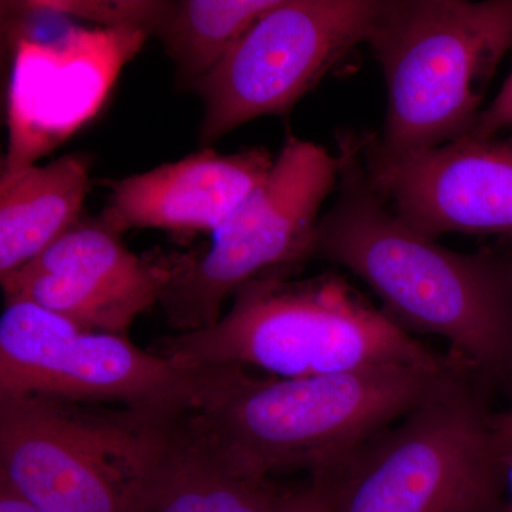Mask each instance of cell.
I'll list each match as a JSON object with an SVG mask.
<instances>
[{
	"instance_id": "cell-6",
	"label": "cell",
	"mask_w": 512,
	"mask_h": 512,
	"mask_svg": "<svg viewBox=\"0 0 512 512\" xmlns=\"http://www.w3.org/2000/svg\"><path fill=\"white\" fill-rule=\"evenodd\" d=\"M495 414L458 369L430 399L320 474L333 512H505Z\"/></svg>"
},
{
	"instance_id": "cell-18",
	"label": "cell",
	"mask_w": 512,
	"mask_h": 512,
	"mask_svg": "<svg viewBox=\"0 0 512 512\" xmlns=\"http://www.w3.org/2000/svg\"><path fill=\"white\" fill-rule=\"evenodd\" d=\"M274 512H333L328 483L322 477H309L302 487L282 491Z\"/></svg>"
},
{
	"instance_id": "cell-12",
	"label": "cell",
	"mask_w": 512,
	"mask_h": 512,
	"mask_svg": "<svg viewBox=\"0 0 512 512\" xmlns=\"http://www.w3.org/2000/svg\"><path fill=\"white\" fill-rule=\"evenodd\" d=\"M375 190L414 231L512 238V138L453 143L400 157L380 156L360 134Z\"/></svg>"
},
{
	"instance_id": "cell-21",
	"label": "cell",
	"mask_w": 512,
	"mask_h": 512,
	"mask_svg": "<svg viewBox=\"0 0 512 512\" xmlns=\"http://www.w3.org/2000/svg\"><path fill=\"white\" fill-rule=\"evenodd\" d=\"M0 512H40L8 485L0 483Z\"/></svg>"
},
{
	"instance_id": "cell-11",
	"label": "cell",
	"mask_w": 512,
	"mask_h": 512,
	"mask_svg": "<svg viewBox=\"0 0 512 512\" xmlns=\"http://www.w3.org/2000/svg\"><path fill=\"white\" fill-rule=\"evenodd\" d=\"M184 256H138L99 218L83 215L45 252L0 281L6 302H33L84 330L126 336L141 313L160 303Z\"/></svg>"
},
{
	"instance_id": "cell-17",
	"label": "cell",
	"mask_w": 512,
	"mask_h": 512,
	"mask_svg": "<svg viewBox=\"0 0 512 512\" xmlns=\"http://www.w3.org/2000/svg\"><path fill=\"white\" fill-rule=\"evenodd\" d=\"M28 3L63 18L89 20L100 28L143 30L148 36L156 35L171 8V2L158 0H35Z\"/></svg>"
},
{
	"instance_id": "cell-7",
	"label": "cell",
	"mask_w": 512,
	"mask_h": 512,
	"mask_svg": "<svg viewBox=\"0 0 512 512\" xmlns=\"http://www.w3.org/2000/svg\"><path fill=\"white\" fill-rule=\"evenodd\" d=\"M339 171V156L289 134L264 183L212 234L211 247L184 256L161 296L168 325L177 333L210 328L242 285L309 259L320 208L338 188Z\"/></svg>"
},
{
	"instance_id": "cell-3",
	"label": "cell",
	"mask_w": 512,
	"mask_h": 512,
	"mask_svg": "<svg viewBox=\"0 0 512 512\" xmlns=\"http://www.w3.org/2000/svg\"><path fill=\"white\" fill-rule=\"evenodd\" d=\"M271 272L234 293L210 328L158 340L151 352L181 366H238L295 379L380 365L453 366L414 339L335 272Z\"/></svg>"
},
{
	"instance_id": "cell-10",
	"label": "cell",
	"mask_w": 512,
	"mask_h": 512,
	"mask_svg": "<svg viewBox=\"0 0 512 512\" xmlns=\"http://www.w3.org/2000/svg\"><path fill=\"white\" fill-rule=\"evenodd\" d=\"M147 39L143 30L100 26H70L49 40L16 39L2 175L35 165L93 120Z\"/></svg>"
},
{
	"instance_id": "cell-4",
	"label": "cell",
	"mask_w": 512,
	"mask_h": 512,
	"mask_svg": "<svg viewBox=\"0 0 512 512\" xmlns=\"http://www.w3.org/2000/svg\"><path fill=\"white\" fill-rule=\"evenodd\" d=\"M367 45L382 66L387 113L380 156L400 157L470 136L488 84L512 50V0H384Z\"/></svg>"
},
{
	"instance_id": "cell-2",
	"label": "cell",
	"mask_w": 512,
	"mask_h": 512,
	"mask_svg": "<svg viewBox=\"0 0 512 512\" xmlns=\"http://www.w3.org/2000/svg\"><path fill=\"white\" fill-rule=\"evenodd\" d=\"M338 140V197L309 259L349 269L400 326L446 339L481 375H512V247L460 254L414 231L370 183L360 134Z\"/></svg>"
},
{
	"instance_id": "cell-16",
	"label": "cell",
	"mask_w": 512,
	"mask_h": 512,
	"mask_svg": "<svg viewBox=\"0 0 512 512\" xmlns=\"http://www.w3.org/2000/svg\"><path fill=\"white\" fill-rule=\"evenodd\" d=\"M130 512H274L284 488L177 456Z\"/></svg>"
},
{
	"instance_id": "cell-15",
	"label": "cell",
	"mask_w": 512,
	"mask_h": 512,
	"mask_svg": "<svg viewBox=\"0 0 512 512\" xmlns=\"http://www.w3.org/2000/svg\"><path fill=\"white\" fill-rule=\"evenodd\" d=\"M276 2L278 0L171 2L156 36L177 67L178 80L192 87L207 76Z\"/></svg>"
},
{
	"instance_id": "cell-9",
	"label": "cell",
	"mask_w": 512,
	"mask_h": 512,
	"mask_svg": "<svg viewBox=\"0 0 512 512\" xmlns=\"http://www.w3.org/2000/svg\"><path fill=\"white\" fill-rule=\"evenodd\" d=\"M126 336L84 330L28 301H8L0 318V396L42 394L148 407L188 375Z\"/></svg>"
},
{
	"instance_id": "cell-1",
	"label": "cell",
	"mask_w": 512,
	"mask_h": 512,
	"mask_svg": "<svg viewBox=\"0 0 512 512\" xmlns=\"http://www.w3.org/2000/svg\"><path fill=\"white\" fill-rule=\"evenodd\" d=\"M457 370L380 365L284 379L238 366H190L151 409L177 456L252 480L296 470L320 476L430 399Z\"/></svg>"
},
{
	"instance_id": "cell-20",
	"label": "cell",
	"mask_w": 512,
	"mask_h": 512,
	"mask_svg": "<svg viewBox=\"0 0 512 512\" xmlns=\"http://www.w3.org/2000/svg\"><path fill=\"white\" fill-rule=\"evenodd\" d=\"M494 436L503 483L505 512H512V412L495 414Z\"/></svg>"
},
{
	"instance_id": "cell-13",
	"label": "cell",
	"mask_w": 512,
	"mask_h": 512,
	"mask_svg": "<svg viewBox=\"0 0 512 512\" xmlns=\"http://www.w3.org/2000/svg\"><path fill=\"white\" fill-rule=\"evenodd\" d=\"M274 163L262 147L232 154L201 148L146 173L104 180L110 195L97 218L119 235L137 228L214 234L264 183Z\"/></svg>"
},
{
	"instance_id": "cell-14",
	"label": "cell",
	"mask_w": 512,
	"mask_h": 512,
	"mask_svg": "<svg viewBox=\"0 0 512 512\" xmlns=\"http://www.w3.org/2000/svg\"><path fill=\"white\" fill-rule=\"evenodd\" d=\"M90 161L69 154L0 180V278L19 271L82 220Z\"/></svg>"
},
{
	"instance_id": "cell-19",
	"label": "cell",
	"mask_w": 512,
	"mask_h": 512,
	"mask_svg": "<svg viewBox=\"0 0 512 512\" xmlns=\"http://www.w3.org/2000/svg\"><path fill=\"white\" fill-rule=\"evenodd\" d=\"M505 128H512V72L497 97L488 104L487 109L481 111L476 126L467 137L491 140Z\"/></svg>"
},
{
	"instance_id": "cell-8",
	"label": "cell",
	"mask_w": 512,
	"mask_h": 512,
	"mask_svg": "<svg viewBox=\"0 0 512 512\" xmlns=\"http://www.w3.org/2000/svg\"><path fill=\"white\" fill-rule=\"evenodd\" d=\"M384 0H278L192 86L201 147L264 116H285L350 50L369 42Z\"/></svg>"
},
{
	"instance_id": "cell-5",
	"label": "cell",
	"mask_w": 512,
	"mask_h": 512,
	"mask_svg": "<svg viewBox=\"0 0 512 512\" xmlns=\"http://www.w3.org/2000/svg\"><path fill=\"white\" fill-rule=\"evenodd\" d=\"M0 396V483L40 512H130L173 448L150 407Z\"/></svg>"
}]
</instances>
